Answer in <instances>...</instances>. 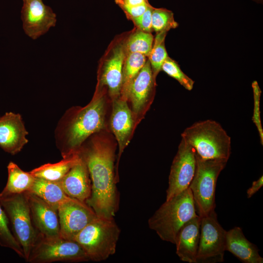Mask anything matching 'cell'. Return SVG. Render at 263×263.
I'll return each instance as SVG.
<instances>
[{
	"mask_svg": "<svg viewBox=\"0 0 263 263\" xmlns=\"http://www.w3.org/2000/svg\"><path fill=\"white\" fill-rule=\"evenodd\" d=\"M78 153L87 167L91 180V195L86 203L98 216L114 218L119 207V195L114 171L113 148L95 140Z\"/></svg>",
	"mask_w": 263,
	"mask_h": 263,
	"instance_id": "cell-1",
	"label": "cell"
},
{
	"mask_svg": "<svg viewBox=\"0 0 263 263\" xmlns=\"http://www.w3.org/2000/svg\"><path fill=\"white\" fill-rule=\"evenodd\" d=\"M197 215L192 192L188 188L166 200L150 218L148 225L161 240L174 244L182 226Z\"/></svg>",
	"mask_w": 263,
	"mask_h": 263,
	"instance_id": "cell-2",
	"label": "cell"
},
{
	"mask_svg": "<svg viewBox=\"0 0 263 263\" xmlns=\"http://www.w3.org/2000/svg\"><path fill=\"white\" fill-rule=\"evenodd\" d=\"M181 136L203 159L228 161L230 156L231 138L215 120L196 122L187 127Z\"/></svg>",
	"mask_w": 263,
	"mask_h": 263,
	"instance_id": "cell-3",
	"label": "cell"
},
{
	"mask_svg": "<svg viewBox=\"0 0 263 263\" xmlns=\"http://www.w3.org/2000/svg\"><path fill=\"white\" fill-rule=\"evenodd\" d=\"M105 101L98 96L81 109L64 130V144L60 149L63 158L78 153L82 143L105 127Z\"/></svg>",
	"mask_w": 263,
	"mask_h": 263,
	"instance_id": "cell-4",
	"label": "cell"
},
{
	"mask_svg": "<svg viewBox=\"0 0 263 263\" xmlns=\"http://www.w3.org/2000/svg\"><path fill=\"white\" fill-rule=\"evenodd\" d=\"M120 234L114 218L97 216L73 240L81 246L90 261L101 262L115 253Z\"/></svg>",
	"mask_w": 263,
	"mask_h": 263,
	"instance_id": "cell-5",
	"label": "cell"
},
{
	"mask_svg": "<svg viewBox=\"0 0 263 263\" xmlns=\"http://www.w3.org/2000/svg\"><path fill=\"white\" fill-rule=\"evenodd\" d=\"M195 154V172L188 188L192 192L197 214L201 217L215 210L217 179L227 161L205 159Z\"/></svg>",
	"mask_w": 263,
	"mask_h": 263,
	"instance_id": "cell-6",
	"label": "cell"
},
{
	"mask_svg": "<svg viewBox=\"0 0 263 263\" xmlns=\"http://www.w3.org/2000/svg\"><path fill=\"white\" fill-rule=\"evenodd\" d=\"M0 205L7 215L12 233L21 247L27 262L37 233L32 220L26 192L0 197Z\"/></svg>",
	"mask_w": 263,
	"mask_h": 263,
	"instance_id": "cell-7",
	"label": "cell"
},
{
	"mask_svg": "<svg viewBox=\"0 0 263 263\" xmlns=\"http://www.w3.org/2000/svg\"><path fill=\"white\" fill-rule=\"evenodd\" d=\"M90 259L76 242L62 237H44L37 235L27 262L49 263L54 262H82Z\"/></svg>",
	"mask_w": 263,
	"mask_h": 263,
	"instance_id": "cell-8",
	"label": "cell"
},
{
	"mask_svg": "<svg viewBox=\"0 0 263 263\" xmlns=\"http://www.w3.org/2000/svg\"><path fill=\"white\" fill-rule=\"evenodd\" d=\"M226 233V231L217 220L215 210L201 217L196 263H215L224 261Z\"/></svg>",
	"mask_w": 263,
	"mask_h": 263,
	"instance_id": "cell-9",
	"label": "cell"
},
{
	"mask_svg": "<svg viewBox=\"0 0 263 263\" xmlns=\"http://www.w3.org/2000/svg\"><path fill=\"white\" fill-rule=\"evenodd\" d=\"M195 154L193 148L182 138L171 166L166 200L188 188L195 172Z\"/></svg>",
	"mask_w": 263,
	"mask_h": 263,
	"instance_id": "cell-10",
	"label": "cell"
},
{
	"mask_svg": "<svg viewBox=\"0 0 263 263\" xmlns=\"http://www.w3.org/2000/svg\"><path fill=\"white\" fill-rule=\"evenodd\" d=\"M21 19L24 33L33 39L45 34L57 21L56 13L42 0L23 1Z\"/></svg>",
	"mask_w": 263,
	"mask_h": 263,
	"instance_id": "cell-11",
	"label": "cell"
},
{
	"mask_svg": "<svg viewBox=\"0 0 263 263\" xmlns=\"http://www.w3.org/2000/svg\"><path fill=\"white\" fill-rule=\"evenodd\" d=\"M60 235L73 240L88 224L97 217L86 203L71 198L57 208Z\"/></svg>",
	"mask_w": 263,
	"mask_h": 263,
	"instance_id": "cell-12",
	"label": "cell"
},
{
	"mask_svg": "<svg viewBox=\"0 0 263 263\" xmlns=\"http://www.w3.org/2000/svg\"><path fill=\"white\" fill-rule=\"evenodd\" d=\"M32 220L37 235L44 237L60 235L57 209L37 195L26 191Z\"/></svg>",
	"mask_w": 263,
	"mask_h": 263,
	"instance_id": "cell-13",
	"label": "cell"
},
{
	"mask_svg": "<svg viewBox=\"0 0 263 263\" xmlns=\"http://www.w3.org/2000/svg\"><path fill=\"white\" fill-rule=\"evenodd\" d=\"M28 133L20 114L8 112L0 117V147L5 151H20L28 142Z\"/></svg>",
	"mask_w": 263,
	"mask_h": 263,
	"instance_id": "cell-14",
	"label": "cell"
},
{
	"mask_svg": "<svg viewBox=\"0 0 263 263\" xmlns=\"http://www.w3.org/2000/svg\"><path fill=\"white\" fill-rule=\"evenodd\" d=\"M69 197L85 202L90 197L92 184L87 167L80 156L79 161L58 182Z\"/></svg>",
	"mask_w": 263,
	"mask_h": 263,
	"instance_id": "cell-15",
	"label": "cell"
},
{
	"mask_svg": "<svg viewBox=\"0 0 263 263\" xmlns=\"http://www.w3.org/2000/svg\"><path fill=\"white\" fill-rule=\"evenodd\" d=\"M126 55L124 45H116L113 48L102 67L100 83L107 86L109 94L113 100L118 98L121 94Z\"/></svg>",
	"mask_w": 263,
	"mask_h": 263,
	"instance_id": "cell-16",
	"label": "cell"
},
{
	"mask_svg": "<svg viewBox=\"0 0 263 263\" xmlns=\"http://www.w3.org/2000/svg\"><path fill=\"white\" fill-rule=\"evenodd\" d=\"M200 223L201 217L198 215L185 223L176 235V253L182 261L196 263Z\"/></svg>",
	"mask_w": 263,
	"mask_h": 263,
	"instance_id": "cell-17",
	"label": "cell"
},
{
	"mask_svg": "<svg viewBox=\"0 0 263 263\" xmlns=\"http://www.w3.org/2000/svg\"><path fill=\"white\" fill-rule=\"evenodd\" d=\"M155 79L147 60L132 80L127 93V98L130 99L135 113H139L148 101L153 93Z\"/></svg>",
	"mask_w": 263,
	"mask_h": 263,
	"instance_id": "cell-18",
	"label": "cell"
},
{
	"mask_svg": "<svg viewBox=\"0 0 263 263\" xmlns=\"http://www.w3.org/2000/svg\"><path fill=\"white\" fill-rule=\"evenodd\" d=\"M111 126L118 143L119 158L127 145L133 126L132 116L126 99L121 97L113 100Z\"/></svg>",
	"mask_w": 263,
	"mask_h": 263,
	"instance_id": "cell-19",
	"label": "cell"
},
{
	"mask_svg": "<svg viewBox=\"0 0 263 263\" xmlns=\"http://www.w3.org/2000/svg\"><path fill=\"white\" fill-rule=\"evenodd\" d=\"M225 250L244 263H263L257 247L245 238L240 227L235 226L226 231Z\"/></svg>",
	"mask_w": 263,
	"mask_h": 263,
	"instance_id": "cell-20",
	"label": "cell"
},
{
	"mask_svg": "<svg viewBox=\"0 0 263 263\" xmlns=\"http://www.w3.org/2000/svg\"><path fill=\"white\" fill-rule=\"evenodd\" d=\"M29 191L37 195L57 209L59 205L72 198L65 194L58 182L38 178H35Z\"/></svg>",
	"mask_w": 263,
	"mask_h": 263,
	"instance_id": "cell-21",
	"label": "cell"
},
{
	"mask_svg": "<svg viewBox=\"0 0 263 263\" xmlns=\"http://www.w3.org/2000/svg\"><path fill=\"white\" fill-rule=\"evenodd\" d=\"M8 180L0 192V197L29 191L32 187L35 177L30 172H25L13 162L7 166Z\"/></svg>",
	"mask_w": 263,
	"mask_h": 263,
	"instance_id": "cell-22",
	"label": "cell"
},
{
	"mask_svg": "<svg viewBox=\"0 0 263 263\" xmlns=\"http://www.w3.org/2000/svg\"><path fill=\"white\" fill-rule=\"evenodd\" d=\"M79 153L63 158L56 163H47L29 171L35 178L50 181L58 182L68 172L70 169L79 161Z\"/></svg>",
	"mask_w": 263,
	"mask_h": 263,
	"instance_id": "cell-23",
	"label": "cell"
},
{
	"mask_svg": "<svg viewBox=\"0 0 263 263\" xmlns=\"http://www.w3.org/2000/svg\"><path fill=\"white\" fill-rule=\"evenodd\" d=\"M147 56L138 53L126 54L122 74L121 97L127 99V93L132 80L145 65Z\"/></svg>",
	"mask_w": 263,
	"mask_h": 263,
	"instance_id": "cell-24",
	"label": "cell"
},
{
	"mask_svg": "<svg viewBox=\"0 0 263 263\" xmlns=\"http://www.w3.org/2000/svg\"><path fill=\"white\" fill-rule=\"evenodd\" d=\"M154 41L151 33L138 30L132 34L124 44L126 54L138 53L148 57Z\"/></svg>",
	"mask_w": 263,
	"mask_h": 263,
	"instance_id": "cell-25",
	"label": "cell"
},
{
	"mask_svg": "<svg viewBox=\"0 0 263 263\" xmlns=\"http://www.w3.org/2000/svg\"><path fill=\"white\" fill-rule=\"evenodd\" d=\"M166 32L157 33L154 38L153 46L150 53L148 56L154 78L161 70V67L165 60L169 56L165 48V39Z\"/></svg>",
	"mask_w": 263,
	"mask_h": 263,
	"instance_id": "cell-26",
	"label": "cell"
},
{
	"mask_svg": "<svg viewBox=\"0 0 263 263\" xmlns=\"http://www.w3.org/2000/svg\"><path fill=\"white\" fill-rule=\"evenodd\" d=\"M7 215L0 205V245L11 249L24 258L23 250L9 227Z\"/></svg>",
	"mask_w": 263,
	"mask_h": 263,
	"instance_id": "cell-27",
	"label": "cell"
},
{
	"mask_svg": "<svg viewBox=\"0 0 263 263\" xmlns=\"http://www.w3.org/2000/svg\"><path fill=\"white\" fill-rule=\"evenodd\" d=\"M178 24L175 21L173 12L163 8H153L152 13V30L158 33L167 32L170 29L176 28Z\"/></svg>",
	"mask_w": 263,
	"mask_h": 263,
	"instance_id": "cell-28",
	"label": "cell"
},
{
	"mask_svg": "<svg viewBox=\"0 0 263 263\" xmlns=\"http://www.w3.org/2000/svg\"><path fill=\"white\" fill-rule=\"evenodd\" d=\"M161 70L178 81L186 90L191 91L193 89L194 81L181 70L175 60L169 56L162 64Z\"/></svg>",
	"mask_w": 263,
	"mask_h": 263,
	"instance_id": "cell-29",
	"label": "cell"
},
{
	"mask_svg": "<svg viewBox=\"0 0 263 263\" xmlns=\"http://www.w3.org/2000/svg\"><path fill=\"white\" fill-rule=\"evenodd\" d=\"M252 87L254 97V109L252 121L257 127L260 138L261 143L263 145V130L261 123L260 110V101L262 92L257 81H254L252 82Z\"/></svg>",
	"mask_w": 263,
	"mask_h": 263,
	"instance_id": "cell-30",
	"label": "cell"
},
{
	"mask_svg": "<svg viewBox=\"0 0 263 263\" xmlns=\"http://www.w3.org/2000/svg\"><path fill=\"white\" fill-rule=\"evenodd\" d=\"M153 8L149 4L146 10L141 15L132 19L139 30L148 33H151L152 31L151 19Z\"/></svg>",
	"mask_w": 263,
	"mask_h": 263,
	"instance_id": "cell-31",
	"label": "cell"
},
{
	"mask_svg": "<svg viewBox=\"0 0 263 263\" xmlns=\"http://www.w3.org/2000/svg\"><path fill=\"white\" fill-rule=\"evenodd\" d=\"M115 3L123 10L128 18L131 19L141 15L150 4L149 2L137 6H130L124 4L122 0H115Z\"/></svg>",
	"mask_w": 263,
	"mask_h": 263,
	"instance_id": "cell-32",
	"label": "cell"
},
{
	"mask_svg": "<svg viewBox=\"0 0 263 263\" xmlns=\"http://www.w3.org/2000/svg\"><path fill=\"white\" fill-rule=\"evenodd\" d=\"M263 185V176H261L257 180L252 182V186L247 190V198L251 197Z\"/></svg>",
	"mask_w": 263,
	"mask_h": 263,
	"instance_id": "cell-33",
	"label": "cell"
},
{
	"mask_svg": "<svg viewBox=\"0 0 263 263\" xmlns=\"http://www.w3.org/2000/svg\"><path fill=\"white\" fill-rule=\"evenodd\" d=\"M122 2L128 5L137 6L149 2L148 0H122Z\"/></svg>",
	"mask_w": 263,
	"mask_h": 263,
	"instance_id": "cell-34",
	"label": "cell"
},
{
	"mask_svg": "<svg viewBox=\"0 0 263 263\" xmlns=\"http://www.w3.org/2000/svg\"><path fill=\"white\" fill-rule=\"evenodd\" d=\"M253 0L258 3H261L263 1V0Z\"/></svg>",
	"mask_w": 263,
	"mask_h": 263,
	"instance_id": "cell-35",
	"label": "cell"
},
{
	"mask_svg": "<svg viewBox=\"0 0 263 263\" xmlns=\"http://www.w3.org/2000/svg\"><path fill=\"white\" fill-rule=\"evenodd\" d=\"M23 0V1H24L26 0Z\"/></svg>",
	"mask_w": 263,
	"mask_h": 263,
	"instance_id": "cell-36",
	"label": "cell"
}]
</instances>
